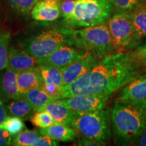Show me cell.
<instances>
[{"label":"cell","mask_w":146,"mask_h":146,"mask_svg":"<svg viewBox=\"0 0 146 146\" xmlns=\"http://www.w3.org/2000/svg\"><path fill=\"white\" fill-rule=\"evenodd\" d=\"M115 143L129 145L146 129V101L118 99L110 112Z\"/></svg>","instance_id":"2"},{"label":"cell","mask_w":146,"mask_h":146,"mask_svg":"<svg viewBox=\"0 0 146 146\" xmlns=\"http://www.w3.org/2000/svg\"><path fill=\"white\" fill-rule=\"evenodd\" d=\"M108 27L117 52L137 49L143 38L133 25L129 11L116 8Z\"/></svg>","instance_id":"6"},{"label":"cell","mask_w":146,"mask_h":146,"mask_svg":"<svg viewBox=\"0 0 146 146\" xmlns=\"http://www.w3.org/2000/svg\"><path fill=\"white\" fill-rule=\"evenodd\" d=\"M142 59L143 60L144 62L146 64V44H144L142 46H139L136 49Z\"/></svg>","instance_id":"34"},{"label":"cell","mask_w":146,"mask_h":146,"mask_svg":"<svg viewBox=\"0 0 146 146\" xmlns=\"http://www.w3.org/2000/svg\"><path fill=\"white\" fill-rule=\"evenodd\" d=\"M17 82L21 95L34 88H41L44 83L38 67L17 72Z\"/></svg>","instance_id":"15"},{"label":"cell","mask_w":146,"mask_h":146,"mask_svg":"<svg viewBox=\"0 0 146 146\" xmlns=\"http://www.w3.org/2000/svg\"><path fill=\"white\" fill-rule=\"evenodd\" d=\"M87 52L71 45H65L59 47L46 58L39 59V64L50 65L62 68L81 58Z\"/></svg>","instance_id":"10"},{"label":"cell","mask_w":146,"mask_h":146,"mask_svg":"<svg viewBox=\"0 0 146 146\" xmlns=\"http://www.w3.org/2000/svg\"><path fill=\"white\" fill-rule=\"evenodd\" d=\"M11 39L10 31H0V71L7 67L8 64L9 43Z\"/></svg>","instance_id":"23"},{"label":"cell","mask_w":146,"mask_h":146,"mask_svg":"<svg viewBox=\"0 0 146 146\" xmlns=\"http://www.w3.org/2000/svg\"><path fill=\"white\" fill-rule=\"evenodd\" d=\"M76 145H102L101 143L95 141L94 140L89 139L82 137L76 141Z\"/></svg>","instance_id":"32"},{"label":"cell","mask_w":146,"mask_h":146,"mask_svg":"<svg viewBox=\"0 0 146 146\" xmlns=\"http://www.w3.org/2000/svg\"><path fill=\"white\" fill-rule=\"evenodd\" d=\"M7 116H8V112H7L6 108L3 105V102L0 99V124L4 121Z\"/></svg>","instance_id":"33"},{"label":"cell","mask_w":146,"mask_h":146,"mask_svg":"<svg viewBox=\"0 0 146 146\" xmlns=\"http://www.w3.org/2000/svg\"><path fill=\"white\" fill-rule=\"evenodd\" d=\"M137 145L141 146H146V129L137 139Z\"/></svg>","instance_id":"35"},{"label":"cell","mask_w":146,"mask_h":146,"mask_svg":"<svg viewBox=\"0 0 146 146\" xmlns=\"http://www.w3.org/2000/svg\"><path fill=\"white\" fill-rule=\"evenodd\" d=\"M39 65V59L27 50L23 51L14 47L9 48L7 67L16 72L36 67Z\"/></svg>","instance_id":"12"},{"label":"cell","mask_w":146,"mask_h":146,"mask_svg":"<svg viewBox=\"0 0 146 146\" xmlns=\"http://www.w3.org/2000/svg\"><path fill=\"white\" fill-rule=\"evenodd\" d=\"M145 67L137 50L109 54L75 81L62 87L61 99L83 94L111 96L142 74Z\"/></svg>","instance_id":"1"},{"label":"cell","mask_w":146,"mask_h":146,"mask_svg":"<svg viewBox=\"0 0 146 146\" xmlns=\"http://www.w3.org/2000/svg\"><path fill=\"white\" fill-rule=\"evenodd\" d=\"M39 1H58V2H61L62 0H39Z\"/></svg>","instance_id":"36"},{"label":"cell","mask_w":146,"mask_h":146,"mask_svg":"<svg viewBox=\"0 0 146 146\" xmlns=\"http://www.w3.org/2000/svg\"><path fill=\"white\" fill-rule=\"evenodd\" d=\"M118 99L146 101V72L139 75L123 88Z\"/></svg>","instance_id":"14"},{"label":"cell","mask_w":146,"mask_h":146,"mask_svg":"<svg viewBox=\"0 0 146 146\" xmlns=\"http://www.w3.org/2000/svg\"><path fill=\"white\" fill-rule=\"evenodd\" d=\"M37 67L45 83H54L62 87V68L45 64H39Z\"/></svg>","instance_id":"20"},{"label":"cell","mask_w":146,"mask_h":146,"mask_svg":"<svg viewBox=\"0 0 146 146\" xmlns=\"http://www.w3.org/2000/svg\"><path fill=\"white\" fill-rule=\"evenodd\" d=\"M30 120L33 125L40 129L47 128L56 123L50 113L46 110L36 111L31 117Z\"/></svg>","instance_id":"25"},{"label":"cell","mask_w":146,"mask_h":146,"mask_svg":"<svg viewBox=\"0 0 146 146\" xmlns=\"http://www.w3.org/2000/svg\"><path fill=\"white\" fill-rule=\"evenodd\" d=\"M113 6L117 9L133 11L141 4V0H108Z\"/></svg>","instance_id":"27"},{"label":"cell","mask_w":146,"mask_h":146,"mask_svg":"<svg viewBox=\"0 0 146 146\" xmlns=\"http://www.w3.org/2000/svg\"><path fill=\"white\" fill-rule=\"evenodd\" d=\"M69 28L54 29L42 32L30 38L25 43L27 52L37 58L42 59L52 54L59 47L69 45Z\"/></svg>","instance_id":"7"},{"label":"cell","mask_w":146,"mask_h":146,"mask_svg":"<svg viewBox=\"0 0 146 146\" xmlns=\"http://www.w3.org/2000/svg\"><path fill=\"white\" fill-rule=\"evenodd\" d=\"M69 126L75 129L81 137L94 140L102 145L112 137L110 115L108 108L89 112H74Z\"/></svg>","instance_id":"4"},{"label":"cell","mask_w":146,"mask_h":146,"mask_svg":"<svg viewBox=\"0 0 146 146\" xmlns=\"http://www.w3.org/2000/svg\"><path fill=\"white\" fill-rule=\"evenodd\" d=\"M39 131L24 129L12 139V145L15 146H34L39 137Z\"/></svg>","instance_id":"21"},{"label":"cell","mask_w":146,"mask_h":146,"mask_svg":"<svg viewBox=\"0 0 146 146\" xmlns=\"http://www.w3.org/2000/svg\"><path fill=\"white\" fill-rule=\"evenodd\" d=\"M17 82V72L6 67L0 71V99L3 102L21 98Z\"/></svg>","instance_id":"11"},{"label":"cell","mask_w":146,"mask_h":146,"mask_svg":"<svg viewBox=\"0 0 146 146\" xmlns=\"http://www.w3.org/2000/svg\"><path fill=\"white\" fill-rule=\"evenodd\" d=\"M5 108L11 116H17L23 120L30 119L36 112L35 108L23 96L8 102Z\"/></svg>","instance_id":"18"},{"label":"cell","mask_w":146,"mask_h":146,"mask_svg":"<svg viewBox=\"0 0 146 146\" xmlns=\"http://www.w3.org/2000/svg\"><path fill=\"white\" fill-rule=\"evenodd\" d=\"M31 17L39 21H54L61 16L60 2L39 1L31 12Z\"/></svg>","instance_id":"13"},{"label":"cell","mask_w":146,"mask_h":146,"mask_svg":"<svg viewBox=\"0 0 146 146\" xmlns=\"http://www.w3.org/2000/svg\"><path fill=\"white\" fill-rule=\"evenodd\" d=\"M46 110L50 113L55 123L62 125H70L74 112L64 104L60 100L50 102L36 110V111Z\"/></svg>","instance_id":"16"},{"label":"cell","mask_w":146,"mask_h":146,"mask_svg":"<svg viewBox=\"0 0 146 146\" xmlns=\"http://www.w3.org/2000/svg\"><path fill=\"white\" fill-rule=\"evenodd\" d=\"M0 127L5 129L11 135L15 136L25 129V125L23 119L10 115V116H7L4 121L0 124Z\"/></svg>","instance_id":"24"},{"label":"cell","mask_w":146,"mask_h":146,"mask_svg":"<svg viewBox=\"0 0 146 146\" xmlns=\"http://www.w3.org/2000/svg\"><path fill=\"white\" fill-rule=\"evenodd\" d=\"M12 145V135L5 129L0 127V146Z\"/></svg>","instance_id":"31"},{"label":"cell","mask_w":146,"mask_h":146,"mask_svg":"<svg viewBox=\"0 0 146 146\" xmlns=\"http://www.w3.org/2000/svg\"><path fill=\"white\" fill-rule=\"evenodd\" d=\"M41 89L47 94L53 97H56L58 99H61V89L62 87L58 86L54 83H43Z\"/></svg>","instance_id":"29"},{"label":"cell","mask_w":146,"mask_h":146,"mask_svg":"<svg viewBox=\"0 0 146 146\" xmlns=\"http://www.w3.org/2000/svg\"><path fill=\"white\" fill-rule=\"evenodd\" d=\"M102 58L95 53L87 51L81 58L62 68V87L77 80L95 66Z\"/></svg>","instance_id":"9"},{"label":"cell","mask_w":146,"mask_h":146,"mask_svg":"<svg viewBox=\"0 0 146 146\" xmlns=\"http://www.w3.org/2000/svg\"><path fill=\"white\" fill-rule=\"evenodd\" d=\"M69 45L95 53L102 58L117 52L106 23L76 30L69 28Z\"/></svg>","instance_id":"3"},{"label":"cell","mask_w":146,"mask_h":146,"mask_svg":"<svg viewBox=\"0 0 146 146\" xmlns=\"http://www.w3.org/2000/svg\"><path fill=\"white\" fill-rule=\"evenodd\" d=\"M58 145V143L56 140L43 135H41L34 143V146H56Z\"/></svg>","instance_id":"30"},{"label":"cell","mask_w":146,"mask_h":146,"mask_svg":"<svg viewBox=\"0 0 146 146\" xmlns=\"http://www.w3.org/2000/svg\"><path fill=\"white\" fill-rule=\"evenodd\" d=\"M110 97L108 95L83 94L60 100L74 112L83 113L103 109Z\"/></svg>","instance_id":"8"},{"label":"cell","mask_w":146,"mask_h":146,"mask_svg":"<svg viewBox=\"0 0 146 146\" xmlns=\"http://www.w3.org/2000/svg\"><path fill=\"white\" fill-rule=\"evenodd\" d=\"M129 12L133 25L139 33L143 37L146 36V7L141 4Z\"/></svg>","instance_id":"22"},{"label":"cell","mask_w":146,"mask_h":146,"mask_svg":"<svg viewBox=\"0 0 146 146\" xmlns=\"http://www.w3.org/2000/svg\"><path fill=\"white\" fill-rule=\"evenodd\" d=\"M39 132L41 135L49 136L56 141L64 142L74 141L79 136L77 131L70 126L57 123L47 128L41 129Z\"/></svg>","instance_id":"17"},{"label":"cell","mask_w":146,"mask_h":146,"mask_svg":"<svg viewBox=\"0 0 146 146\" xmlns=\"http://www.w3.org/2000/svg\"><path fill=\"white\" fill-rule=\"evenodd\" d=\"M112 12L108 0H76L74 12L64 18L63 23L70 29L96 26L108 21Z\"/></svg>","instance_id":"5"},{"label":"cell","mask_w":146,"mask_h":146,"mask_svg":"<svg viewBox=\"0 0 146 146\" xmlns=\"http://www.w3.org/2000/svg\"><path fill=\"white\" fill-rule=\"evenodd\" d=\"M11 8L22 15H29L39 0H8Z\"/></svg>","instance_id":"26"},{"label":"cell","mask_w":146,"mask_h":146,"mask_svg":"<svg viewBox=\"0 0 146 146\" xmlns=\"http://www.w3.org/2000/svg\"><path fill=\"white\" fill-rule=\"evenodd\" d=\"M22 96L26 98L35 108L36 111L38 108L47 104L50 102L60 100L56 97H53L47 94L41 88H34L31 89L23 94Z\"/></svg>","instance_id":"19"},{"label":"cell","mask_w":146,"mask_h":146,"mask_svg":"<svg viewBox=\"0 0 146 146\" xmlns=\"http://www.w3.org/2000/svg\"><path fill=\"white\" fill-rule=\"evenodd\" d=\"M76 0H62L60 2V10L61 16L67 18L70 16L74 12Z\"/></svg>","instance_id":"28"}]
</instances>
